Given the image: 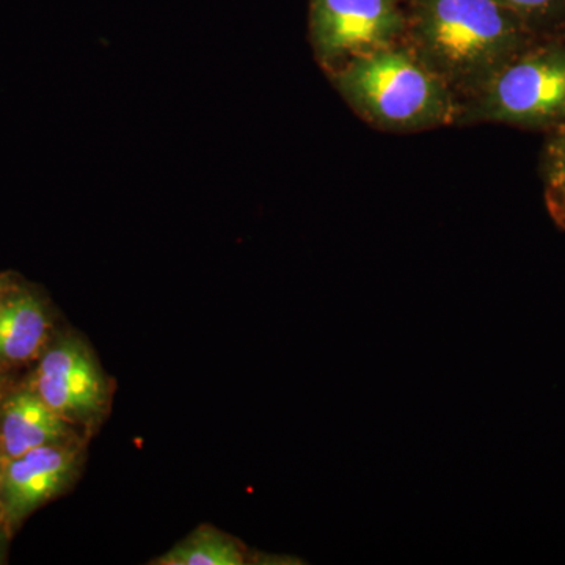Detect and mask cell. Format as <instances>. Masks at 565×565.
<instances>
[{
    "mask_svg": "<svg viewBox=\"0 0 565 565\" xmlns=\"http://www.w3.org/2000/svg\"><path fill=\"white\" fill-rule=\"evenodd\" d=\"M36 393L63 418H87L102 411L106 385L90 353L76 340H63L44 353Z\"/></svg>",
    "mask_w": 565,
    "mask_h": 565,
    "instance_id": "5",
    "label": "cell"
},
{
    "mask_svg": "<svg viewBox=\"0 0 565 565\" xmlns=\"http://www.w3.org/2000/svg\"><path fill=\"white\" fill-rule=\"evenodd\" d=\"M76 462V452L58 444L40 446L10 459L0 481L7 520L18 522L61 492L73 478Z\"/></svg>",
    "mask_w": 565,
    "mask_h": 565,
    "instance_id": "6",
    "label": "cell"
},
{
    "mask_svg": "<svg viewBox=\"0 0 565 565\" xmlns=\"http://www.w3.org/2000/svg\"><path fill=\"white\" fill-rule=\"evenodd\" d=\"M546 188L556 217L565 223V128L557 134L546 152Z\"/></svg>",
    "mask_w": 565,
    "mask_h": 565,
    "instance_id": "11",
    "label": "cell"
},
{
    "mask_svg": "<svg viewBox=\"0 0 565 565\" xmlns=\"http://www.w3.org/2000/svg\"><path fill=\"white\" fill-rule=\"evenodd\" d=\"M333 82L364 120L388 131H422L459 117L452 88L415 54L386 46L338 66Z\"/></svg>",
    "mask_w": 565,
    "mask_h": 565,
    "instance_id": "2",
    "label": "cell"
},
{
    "mask_svg": "<svg viewBox=\"0 0 565 565\" xmlns=\"http://www.w3.org/2000/svg\"><path fill=\"white\" fill-rule=\"evenodd\" d=\"M245 550L239 542L215 530H200L167 555L159 557L163 565H241Z\"/></svg>",
    "mask_w": 565,
    "mask_h": 565,
    "instance_id": "9",
    "label": "cell"
},
{
    "mask_svg": "<svg viewBox=\"0 0 565 565\" xmlns=\"http://www.w3.org/2000/svg\"><path fill=\"white\" fill-rule=\"evenodd\" d=\"M66 434L65 418L36 392L22 390L3 404L0 441L7 459H17L40 446L58 444Z\"/></svg>",
    "mask_w": 565,
    "mask_h": 565,
    "instance_id": "7",
    "label": "cell"
},
{
    "mask_svg": "<svg viewBox=\"0 0 565 565\" xmlns=\"http://www.w3.org/2000/svg\"><path fill=\"white\" fill-rule=\"evenodd\" d=\"M531 32L556 24L565 17V0H497Z\"/></svg>",
    "mask_w": 565,
    "mask_h": 565,
    "instance_id": "10",
    "label": "cell"
},
{
    "mask_svg": "<svg viewBox=\"0 0 565 565\" xmlns=\"http://www.w3.org/2000/svg\"><path fill=\"white\" fill-rule=\"evenodd\" d=\"M50 321L36 294L11 289L0 311V362L35 359L46 343Z\"/></svg>",
    "mask_w": 565,
    "mask_h": 565,
    "instance_id": "8",
    "label": "cell"
},
{
    "mask_svg": "<svg viewBox=\"0 0 565 565\" xmlns=\"http://www.w3.org/2000/svg\"><path fill=\"white\" fill-rule=\"evenodd\" d=\"M3 463H2V457H0V481H2V476H3Z\"/></svg>",
    "mask_w": 565,
    "mask_h": 565,
    "instance_id": "13",
    "label": "cell"
},
{
    "mask_svg": "<svg viewBox=\"0 0 565 565\" xmlns=\"http://www.w3.org/2000/svg\"><path fill=\"white\" fill-rule=\"evenodd\" d=\"M533 32L497 0H415V54L451 88L478 93Z\"/></svg>",
    "mask_w": 565,
    "mask_h": 565,
    "instance_id": "1",
    "label": "cell"
},
{
    "mask_svg": "<svg viewBox=\"0 0 565 565\" xmlns=\"http://www.w3.org/2000/svg\"><path fill=\"white\" fill-rule=\"evenodd\" d=\"M465 117L523 128L565 122V46L527 47L473 95Z\"/></svg>",
    "mask_w": 565,
    "mask_h": 565,
    "instance_id": "3",
    "label": "cell"
},
{
    "mask_svg": "<svg viewBox=\"0 0 565 565\" xmlns=\"http://www.w3.org/2000/svg\"><path fill=\"white\" fill-rule=\"evenodd\" d=\"M10 281L7 278L0 277V311H2L3 303H6L7 297L11 291Z\"/></svg>",
    "mask_w": 565,
    "mask_h": 565,
    "instance_id": "12",
    "label": "cell"
},
{
    "mask_svg": "<svg viewBox=\"0 0 565 565\" xmlns=\"http://www.w3.org/2000/svg\"><path fill=\"white\" fill-rule=\"evenodd\" d=\"M405 28L394 0H311V43L327 66L392 46Z\"/></svg>",
    "mask_w": 565,
    "mask_h": 565,
    "instance_id": "4",
    "label": "cell"
}]
</instances>
